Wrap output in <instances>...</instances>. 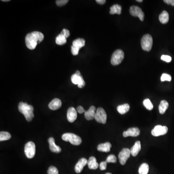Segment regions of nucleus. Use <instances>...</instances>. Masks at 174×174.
Instances as JSON below:
<instances>
[{"instance_id": "f257e3e1", "label": "nucleus", "mask_w": 174, "mask_h": 174, "mask_svg": "<svg viewBox=\"0 0 174 174\" xmlns=\"http://www.w3.org/2000/svg\"><path fill=\"white\" fill-rule=\"evenodd\" d=\"M44 36L42 33L35 31L29 33L25 37V43L28 49L33 50L35 49L37 44L44 39Z\"/></svg>"}, {"instance_id": "f03ea898", "label": "nucleus", "mask_w": 174, "mask_h": 174, "mask_svg": "<svg viewBox=\"0 0 174 174\" xmlns=\"http://www.w3.org/2000/svg\"><path fill=\"white\" fill-rule=\"evenodd\" d=\"M19 111L24 115L26 120L28 121H31L34 117V107L31 105H29L26 103L20 102L19 104Z\"/></svg>"}, {"instance_id": "7ed1b4c3", "label": "nucleus", "mask_w": 174, "mask_h": 174, "mask_svg": "<svg viewBox=\"0 0 174 174\" xmlns=\"http://www.w3.org/2000/svg\"><path fill=\"white\" fill-rule=\"evenodd\" d=\"M62 139L65 141H69L72 145L78 146L80 145L82 142L81 138L79 136L73 133H64L62 136Z\"/></svg>"}, {"instance_id": "20e7f679", "label": "nucleus", "mask_w": 174, "mask_h": 174, "mask_svg": "<svg viewBox=\"0 0 174 174\" xmlns=\"http://www.w3.org/2000/svg\"><path fill=\"white\" fill-rule=\"evenodd\" d=\"M153 45V39L150 35L147 34L142 37L141 41L142 49L146 51H150Z\"/></svg>"}, {"instance_id": "39448f33", "label": "nucleus", "mask_w": 174, "mask_h": 174, "mask_svg": "<svg viewBox=\"0 0 174 174\" xmlns=\"http://www.w3.org/2000/svg\"><path fill=\"white\" fill-rule=\"evenodd\" d=\"M124 53L121 49H117L114 51L112 55L111 63L113 65L120 64L124 59Z\"/></svg>"}, {"instance_id": "423d86ee", "label": "nucleus", "mask_w": 174, "mask_h": 174, "mask_svg": "<svg viewBox=\"0 0 174 174\" xmlns=\"http://www.w3.org/2000/svg\"><path fill=\"white\" fill-rule=\"evenodd\" d=\"M71 81L74 84L78 85L79 88H82L85 85V82L79 71H77L71 76Z\"/></svg>"}, {"instance_id": "0eeeda50", "label": "nucleus", "mask_w": 174, "mask_h": 174, "mask_svg": "<svg viewBox=\"0 0 174 174\" xmlns=\"http://www.w3.org/2000/svg\"><path fill=\"white\" fill-rule=\"evenodd\" d=\"M35 145L33 142H28L24 147V152L26 156L29 159L34 158L35 154Z\"/></svg>"}, {"instance_id": "6e6552de", "label": "nucleus", "mask_w": 174, "mask_h": 174, "mask_svg": "<svg viewBox=\"0 0 174 174\" xmlns=\"http://www.w3.org/2000/svg\"><path fill=\"white\" fill-rule=\"evenodd\" d=\"M107 115L104 109L99 107L96 110L95 116V120L99 123L105 124L107 122Z\"/></svg>"}, {"instance_id": "1a4fd4ad", "label": "nucleus", "mask_w": 174, "mask_h": 174, "mask_svg": "<svg viewBox=\"0 0 174 174\" xmlns=\"http://www.w3.org/2000/svg\"><path fill=\"white\" fill-rule=\"evenodd\" d=\"M131 154V153L130 149L124 148L121 150L118 156V159L121 165H124L126 164Z\"/></svg>"}, {"instance_id": "9d476101", "label": "nucleus", "mask_w": 174, "mask_h": 174, "mask_svg": "<svg viewBox=\"0 0 174 174\" xmlns=\"http://www.w3.org/2000/svg\"><path fill=\"white\" fill-rule=\"evenodd\" d=\"M130 14L132 16H137L141 21L144 20V13L141 9L137 6H132L130 9Z\"/></svg>"}, {"instance_id": "9b49d317", "label": "nucleus", "mask_w": 174, "mask_h": 174, "mask_svg": "<svg viewBox=\"0 0 174 174\" xmlns=\"http://www.w3.org/2000/svg\"><path fill=\"white\" fill-rule=\"evenodd\" d=\"M167 132L168 128L165 126L157 125L152 130L151 134L154 136H159L165 135Z\"/></svg>"}, {"instance_id": "f8f14e48", "label": "nucleus", "mask_w": 174, "mask_h": 174, "mask_svg": "<svg viewBox=\"0 0 174 174\" xmlns=\"http://www.w3.org/2000/svg\"><path fill=\"white\" fill-rule=\"evenodd\" d=\"M140 133V131L138 128H130L123 133V137H126L128 136H132L136 137L138 136Z\"/></svg>"}, {"instance_id": "ddd939ff", "label": "nucleus", "mask_w": 174, "mask_h": 174, "mask_svg": "<svg viewBox=\"0 0 174 174\" xmlns=\"http://www.w3.org/2000/svg\"><path fill=\"white\" fill-rule=\"evenodd\" d=\"M77 111L73 107H70L67 110V118L70 122H74L77 118Z\"/></svg>"}, {"instance_id": "4468645a", "label": "nucleus", "mask_w": 174, "mask_h": 174, "mask_svg": "<svg viewBox=\"0 0 174 174\" xmlns=\"http://www.w3.org/2000/svg\"><path fill=\"white\" fill-rule=\"evenodd\" d=\"M88 164V161L86 158H81L78 161L74 167L75 172L77 173H81L84 167Z\"/></svg>"}, {"instance_id": "2eb2a0df", "label": "nucleus", "mask_w": 174, "mask_h": 174, "mask_svg": "<svg viewBox=\"0 0 174 174\" xmlns=\"http://www.w3.org/2000/svg\"><path fill=\"white\" fill-rule=\"evenodd\" d=\"M96 109L94 106H92L90 107L88 110L86 111L84 113V116L86 120L90 121L95 118V114H96Z\"/></svg>"}, {"instance_id": "dca6fc26", "label": "nucleus", "mask_w": 174, "mask_h": 174, "mask_svg": "<svg viewBox=\"0 0 174 174\" xmlns=\"http://www.w3.org/2000/svg\"><path fill=\"white\" fill-rule=\"evenodd\" d=\"M49 145V149L52 152L55 153H60L61 152V148L59 146L56 145L55 143V140L53 137H50L48 140Z\"/></svg>"}, {"instance_id": "f3484780", "label": "nucleus", "mask_w": 174, "mask_h": 174, "mask_svg": "<svg viewBox=\"0 0 174 174\" xmlns=\"http://www.w3.org/2000/svg\"><path fill=\"white\" fill-rule=\"evenodd\" d=\"M61 106H62V102L58 98L54 99L49 104V108L53 110L59 109Z\"/></svg>"}, {"instance_id": "a211bd4d", "label": "nucleus", "mask_w": 174, "mask_h": 174, "mask_svg": "<svg viewBox=\"0 0 174 174\" xmlns=\"http://www.w3.org/2000/svg\"><path fill=\"white\" fill-rule=\"evenodd\" d=\"M111 144L109 142L100 144L98 146L97 150L101 152H108L110 151V149L111 147Z\"/></svg>"}, {"instance_id": "6ab92c4d", "label": "nucleus", "mask_w": 174, "mask_h": 174, "mask_svg": "<svg viewBox=\"0 0 174 174\" xmlns=\"http://www.w3.org/2000/svg\"><path fill=\"white\" fill-rule=\"evenodd\" d=\"M141 148V147L140 142L139 141L136 142V143L134 144L132 147L130 149L131 154L133 156H136L140 150Z\"/></svg>"}, {"instance_id": "aec40b11", "label": "nucleus", "mask_w": 174, "mask_h": 174, "mask_svg": "<svg viewBox=\"0 0 174 174\" xmlns=\"http://www.w3.org/2000/svg\"><path fill=\"white\" fill-rule=\"evenodd\" d=\"M88 165L90 169L95 170L99 167V164L97 162L96 159L94 157H91L88 161Z\"/></svg>"}, {"instance_id": "412c9836", "label": "nucleus", "mask_w": 174, "mask_h": 174, "mask_svg": "<svg viewBox=\"0 0 174 174\" xmlns=\"http://www.w3.org/2000/svg\"><path fill=\"white\" fill-rule=\"evenodd\" d=\"M85 40L83 38H78L74 40L73 42V46L77 49H80L81 48L85 46Z\"/></svg>"}, {"instance_id": "4be33fe9", "label": "nucleus", "mask_w": 174, "mask_h": 174, "mask_svg": "<svg viewBox=\"0 0 174 174\" xmlns=\"http://www.w3.org/2000/svg\"><path fill=\"white\" fill-rule=\"evenodd\" d=\"M130 109V106L128 103L120 105L117 107V110L118 112L121 114H124L128 112Z\"/></svg>"}, {"instance_id": "5701e85b", "label": "nucleus", "mask_w": 174, "mask_h": 174, "mask_svg": "<svg viewBox=\"0 0 174 174\" xmlns=\"http://www.w3.org/2000/svg\"><path fill=\"white\" fill-rule=\"evenodd\" d=\"M169 14L166 11H164L159 16V20L162 24H166L169 21Z\"/></svg>"}, {"instance_id": "b1692460", "label": "nucleus", "mask_w": 174, "mask_h": 174, "mask_svg": "<svg viewBox=\"0 0 174 174\" xmlns=\"http://www.w3.org/2000/svg\"><path fill=\"white\" fill-rule=\"evenodd\" d=\"M169 104L168 102L165 100H162L159 106V112L161 114H165V112L166 111L168 108Z\"/></svg>"}, {"instance_id": "393cba45", "label": "nucleus", "mask_w": 174, "mask_h": 174, "mask_svg": "<svg viewBox=\"0 0 174 174\" xmlns=\"http://www.w3.org/2000/svg\"><path fill=\"white\" fill-rule=\"evenodd\" d=\"M121 6L118 5H114L110 7V14H117L120 15L121 13Z\"/></svg>"}, {"instance_id": "a878e982", "label": "nucleus", "mask_w": 174, "mask_h": 174, "mask_svg": "<svg viewBox=\"0 0 174 174\" xmlns=\"http://www.w3.org/2000/svg\"><path fill=\"white\" fill-rule=\"evenodd\" d=\"M149 165L146 163H144V164H142L139 167L138 172H139V174H147L149 172Z\"/></svg>"}, {"instance_id": "bb28decb", "label": "nucleus", "mask_w": 174, "mask_h": 174, "mask_svg": "<svg viewBox=\"0 0 174 174\" xmlns=\"http://www.w3.org/2000/svg\"><path fill=\"white\" fill-rule=\"evenodd\" d=\"M66 38L63 35L60 34L56 38V43L58 45H63L66 43Z\"/></svg>"}, {"instance_id": "cd10ccee", "label": "nucleus", "mask_w": 174, "mask_h": 174, "mask_svg": "<svg viewBox=\"0 0 174 174\" xmlns=\"http://www.w3.org/2000/svg\"><path fill=\"white\" fill-rule=\"evenodd\" d=\"M11 135L7 132H0V141L7 140L11 138Z\"/></svg>"}, {"instance_id": "c85d7f7f", "label": "nucleus", "mask_w": 174, "mask_h": 174, "mask_svg": "<svg viewBox=\"0 0 174 174\" xmlns=\"http://www.w3.org/2000/svg\"><path fill=\"white\" fill-rule=\"evenodd\" d=\"M144 107L149 110H151L153 108V104L149 99H146L143 101Z\"/></svg>"}, {"instance_id": "c756f323", "label": "nucleus", "mask_w": 174, "mask_h": 174, "mask_svg": "<svg viewBox=\"0 0 174 174\" xmlns=\"http://www.w3.org/2000/svg\"><path fill=\"white\" fill-rule=\"evenodd\" d=\"M48 174H59L58 169L56 167L51 166L49 168L48 171Z\"/></svg>"}, {"instance_id": "7c9ffc66", "label": "nucleus", "mask_w": 174, "mask_h": 174, "mask_svg": "<svg viewBox=\"0 0 174 174\" xmlns=\"http://www.w3.org/2000/svg\"><path fill=\"white\" fill-rule=\"evenodd\" d=\"M106 162H113V163H115L117 161V158L114 155H110L107 157V160H106Z\"/></svg>"}, {"instance_id": "2f4dec72", "label": "nucleus", "mask_w": 174, "mask_h": 174, "mask_svg": "<svg viewBox=\"0 0 174 174\" xmlns=\"http://www.w3.org/2000/svg\"><path fill=\"white\" fill-rule=\"evenodd\" d=\"M172 79L171 75L169 74H163L161 75V81H171Z\"/></svg>"}, {"instance_id": "473e14b6", "label": "nucleus", "mask_w": 174, "mask_h": 174, "mask_svg": "<svg viewBox=\"0 0 174 174\" xmlns=\"http://www.w3.org/2000/svg\"><path fill=\"white\" fill-rule=\"evenodd\" d=\"M68 2V0H57L56 1V3L58 6H62L66 5Z\"/></svg>"}, {"instance_id": "72a5a7b5", "label": "nucleus", "mask_w": 174, "mask_h": 174, "mask_svg": "<svg viewBox=\"0 0 174 174\" xmlns=\"http://www.w3.org/2000/svg\"><path fill=\"white\" fill-rule=\"evenodd\" d=\"M161 60L167 63H170L172 60V58L168 55H162L161 57Z\"/></svg>"}, {"instance_id": "f704fd0d", "label": "nucleus", "mask_w": 174, "mask_h": 174, "mask_svg": "<svg viewBox=\"0 0 174 174\" xmlns=\"http://www.w3.org/2000/svg\"><path fill=\"white\" fill-rule=\"evenodd\" d=\"M60 34L63 35L66 38H68V37L70 36V33L69 31L67 29H63Z\"/></svg>"}, {"instance_id": "c9c22d12", "label": "nucleus", "mask_w": 174, "mask_h": 174, "mask_svg": "<svg viewBox=\"0 0 174 174\" xmlns=\"http://www.w3.org/2000/svg\"><path fill=\"white\" fill-rule=\"evenodd\" d=\"M79 49L75 48L74 46H73V45L71 46V52L73 55H74V56L78 55V54L79 53Z\"/></svg>"}, {"instance_id": "e433bc0d", "label": "nucleus", "mask_w": 174, "mask_h": 174, "mask_svg": "<svg viewBox=\"0 0 174 174\" xmlns=\"http://www.w3.org/2000/svg\"><path fill=\"white\" fill-rule=\"evenodd\" d=\"M100 169L101 170H104L106 169L107 167V162L106 161H102L100 163Z\"/></svg>"}, {"instance_id": "4c0bfd02", "label": "nucleus", "mask_w": 174, "mask_h": 174, "mask_svg": "<svg viewBox=\"0 0 174 174\" xmlns=\"http://www.w3.org/2000/svg\"><path fill=\"white\" fill-rule=\"evenodd\" d=\"M77 111L79 113V114H82V113H85V111H86L82 106H78L77 107Z\"/></svg>"}, {"instance_id": "58836bf2", "label": "nucleus", "mask_w": 174, "mask_h": 174, "mask_svg": "<svg viewBox=\"0 0 174 174\" xmlns=\"http://www.w3.org/2000/svg\"><path fill=\"white\" fill-rule=\"evenodd\" d=\"M164 2L168 5H171L174 6V0H165Z\"/></svg>"}, {"instance_id": "ea45409f", "label": "nucleus", "mask_w": 174, "mask_h": 174, "mask_svg": "<svg viewBox=\"0 0 174 174\" xmlns=\"http://www.w3.org/2000/svg\"><path fill=\"white\" fill-rule=\"evenodd\" d=\"M98 4H100V5H103L105 2H106V1L105 0H96V1Z\"/></svg>"}, {"instance_id": "a19ab883", "label": "nucleus", "mask_w": 174, "mask_h": 174, "mask_svg": "<svg viewBox=\"0 0 174 174\" xmlns=\"http://www.w3.org/2000/svg\"><path fill=\"white\" fill-rule=\"evenodd\" d=\"M136 2H142L143 1L142 0H136Z\"/></svg>"}, {"instance_id": "79ce46f5", "label": "nucleus", "mask_w": 174, "mask_h": 174, "mask_svg": "<svg viewBox=\"0 0 174 174\" xmlns=\"http://www.w3.org/2000/svg\"><path fill=\"white\" fill-rule=\"evenodd\" d=\"M2 2H9V0H2Z\"/></svg>"}, {"instance_id": "37998d69", "label": "nucleus", "mask_w": 174, "mask_h": 174, "mask_svg": "<svg viewBox=\"0 0 174 174\" xmlns=\"http://www.w3.org/2000/svg\"><path fill=\"white\" fill-rule=\"evenodd\" d=\"M106 174H112L111 173H106Z\"/></svg>"}]
</instances>
